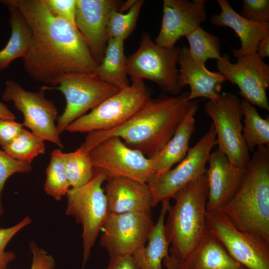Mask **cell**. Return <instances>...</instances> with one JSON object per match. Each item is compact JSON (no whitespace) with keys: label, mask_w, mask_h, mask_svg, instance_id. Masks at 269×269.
Returning <instances> with one entry per match:
<instances>
[{"label":"cell","mask_w":269,"mask_h":269,"mask_svg":"<svg viewBox=\"0 0 269 269\" xmlns=\"http://www.w3.org/2000/svg\"><path fill=\"white\" fill-rule=\"evenodd\" d=\"M180 48L159 46L144 33L138 49L127 58L126 73L131 80L147 79L164 92L178 95L182 89L178 83L177 68Z\"/></svg>","instance_id":"52a82bcc"},{"label":"cell","mask_w":269,"mask_h":269,"mask_svg":"<svg viewBox=\"0 0 269 269\" xmlns=\"http://www.w3.org/2000/svg\"><path fill=\"white\" fill-rule=\"evenodd\" d=\"M94 169L104 171L107 178L120 176L147 183L154 173L151 159L127 146L118 136L109 137L89 151Z\"/></svg>","instance_id":"5bb4252c"},{"label":"cell","mask_w":269,"mask_h":269,"mask_svg":"<svg viewBox=\"0 0 269 269\" xmlns=\"http://www.w3.org/2000/svg\"><path fill=\"white\" fill-rule=\"evenodd\" d=\"M22 123L14 120L0 119V146L2 148L11 142L23 130Z\"/></svg>","instance_id":"74e56055"},{"label":"cell","mask_w":269,"mask_h":269,"mask_svg":"<svg viewBox=\"0 0 269 269\" xmlns=\"http://www.w3.org/2000/svg\"><path fill=\"white\" fill-rule=\"evenodd\" d=\"M107 178L104 171L94 169L93 176L86 184L78 187H70L66 195V215L74 217L83 227L82 269L110 213L103 188Z\"/></svg>","instance_id":"5b68a950"},{"label":"cell","mask_w":269,"mask_h":269,"mask_svg":"<svg viewBox=\"0 0 269 269\" xmlns=\"http://www.w3.org/2000/svg\"><path fill=\"white\" fill-rule=\"evenodd\" d=\"M154 224L151 212L110 213L100 244L110 258L132 256L146 245Z\"/></svg>","instance_id":"4fadbf2b"},{"label":"cell","mask_w":269,"mask_h":269,"mask_svg":"<svg viewBox=\"0 0 269 269\" xmlns=\"http://www.w3.org/2000/svg\"><path fill=\"white\" fill-rule=\"evenodd\" d=\"M144 2L143 0H136L127 13L114 11L111 13L107 26L108 39H117L124 41L130 36L136 26Z\"/></svg>","instance_id":"1f68e13d"},{"label":"cell","mask_w":269,"mask_h":269,"mask_svg":"<svg viewBox=\"0 0 269 269\" xmlns=\"http://www.w3.org/2000/svg\"><path fill=\"white\" fill-rule=\"evenodd\" d=\"M239 229L269 242V146L254 150L242 183L220 209Z\"/></svg>","instance_id":"3957f363"},{"label":"cell","mask_w":269,"mask_h":269,"mask_svg":"<svg viewBox=\"0 0 269 269\" xmlns=\"http://www.w3.org/2000/svg\"><path fill=\"white\" fill-rule=\"evenodd\" d=\"M16 6L32 34L24 68L34 80L57 86L72 73H95L98 66L78 29L54 16L44 0H5Z\"/></svg>","instance_id":"6da1fadb"},{"label":"cell","mask_w":269,"mask_h":269,"mask_svg":"<svg viewBox=\"0 0 269 269\" xmlns=\"http://www.w3.org/2000/svg\"><path fill=\"white\" fill-rule=\"evenodd\" d=\"M208 162L205 173L208 188L207 212L220 209L233 197L246 169L231 163L218 149L211 153Z\"/></svg>","instance_id":"ac0fdd59"},{"label":"cell","mask_w":269,"mask_h":269,"mask_svg":"<svg viewBox=\"0 0 269 269\" xmlns=\"http://www.w3.org/2000/svg\"><path fill=\"white\" fill-rule=\"evenodd\" d=\"M0 119L14 120L15 116L14 114L2 102L0 101Z\"/></svg>","instance_id":"60d3db41"},{"label":"cell","mask_w":269,"mask_h":269,"mask_svg":"<svg viewBox=\"0 0 269 269\" xmlns=\"http://www.w3.org/2000/svg\"><path fill=\"white\" fill-rule=\"evenodd\" d=\"M127 58L124 52V41L108 39L103 58L95 71L102 81L120 89L130 85L126 73Z\"/></svg>","instance_id":"484cf974"},{"label":"cell","mask_w":269,"mask_h":269,"mask_svg":"<svg viewBox=\"0 0 269 269\" xmlns=\"http://www.w3.org/2000/svg\"><path fill=\"white\" fill-rule=\"evenodd\" d=\"M189 92L176 96L161 95L149 100L123 125L107 131L89 133L80 146L89 151L103 140L118 136L129 147L151 158L172 137L196 100L188 101Z\"/></svg>","instance_id":"7a4b0ae2"},{"label":"cell","mask_w":269,"mask_h":269,"mask_svg":"<svg viewBox=\"0 0 269 269\" xmlns=\"http://www.w3.org/2000/svg\"><path fill=\"white\" fill-rule=\"evenodd\" d=\"M105 194L110 213L151 212L152 196L146 183L120 176L108 177Z\"/></svg>","instance_id":"ffe728a7"},{"label":"cell","mask_w":269,"mask_h":269,"mask_svg":"<svg viewBox=\"0 0 269 269\" xmlns=\"http://www.w3.org/2000/svg\"><path fill=\"white\" fill-rule=\"evenodd\" d=\"M178 262V260L171 254L166 257L163 261L166 269H177Z\"/></svg>","instance_id":"b9f144b4"},{"label":"cell","mask_w":269,"mask_h":269,"mask_svg":"<svg viewBox=\"0 0 269 269\" xmlns=\"http://www.w3.org/2000/svg\"><path fill=\"white\" fill-rule=\"evenodd\" d=\"M217 145L216 134L212 124L208 131L174 168L154 173L147 182L155 207L175 195L188 183L206 173V165L213 147Z\"/></svg>","instance_id":"30bf717a"},{"label":"cell","mask_w":269,"mask_h":269,"mask_svg":"<svg viewBox=\"0 0 269 269\" xmlns=\"http://www.w3.org/2000/svg\"><path fill=\"white\" fill-rule=\"evenodd\" d=\"M31 169V164L15 160L3 150H0V217L4 212L1 193L6 181L16 173H27Z\"/></svg>","instance_id":"d6a6232c"},{"label":"cell","mask_w":269,"mask_h":269,"mask_svg":"<svg viewBox=\"0 0 269 269\" xmlns=\"http://www.w3.org/2000/svg\"><path fill=\"white\" fill-rule=\"evenodd\" d=\"M241 102L235 94L223 92L217 100H208L204 110L213 121L218 149L232 164L246 167L251 157L243 136Z\"/></svg>","instance_id":"ba28073f"},{"label":"cell","mask_w":269,"mask_h":269,"mask_svg":"<svg viewBox=\"0 0 269 269\" xmlns=\"http://www.w3.org/2000/svg\"><path fill=\"white\" fill-rule=\"evenodd\" d=\"M257 54L262 59L269 57V35L264 38L259 43Z\"/></svg>","instance_id":"ab89813d"},{"label":"cell","mask_w":269,"mask_h":269,"mask_svg":"<svg viewBox=\"0 0 269 269\" xmlns=\"http://www.w3.org/2000/svg\"><path fill=\"white\" fill-rule=\"evenodd\" d=\"M245 126L243 136L250 152L256 146H269V118H262L256 108L245 99L241 102Z\"/></svg>","instance_id":"4316f807"},{"label":"cell","mask_w":269,"mask_h":269,"mask_svg":"<svg viewBox=\"0 0 269 269\" xmlns=\"http://www.w3.org/2000/svg\"><path fill=\"white\" fill-rule=\"evenodd\" d=\"M161 203L159 217L153 226L146 245L132 255L138 269H162L163 260L169 255V243L164 224L170 204L169 200H165Z\"/></svg>","instance_id":"cb8c5ba5"},{"label":"cell","mask_w":269,"mask_h":269,"mask_svg":"<svg viewBox=\"0 0 269 269\" xmlns=\"http://www.w3.org/2000/svg\"><path fill=\"white\" fill-rule=\"evenodd\" d=\"M29 248L32 255L30 269H55V261L51 255L38 247L34 242L29 243Z\"/></svg>","instance_id":"8d00e7d4"},{"label":"cell","mask_w":269,"mask_h":269,"mask_svg":"<svg viewBox=\"0 0 269 269\" xmlns=\"http://www.w3.org/2000/svg\"><path fill=\"white\" fill-rule=\"evenodd\" d=\"M199 100L191 106L185 117L165 146L151 159L154 173H162L180 162L190 147V139L195 131V115L199 109Z\"/></svg>","instance_id":"603a6c76"},{"label":"cell","mask_w":269,"mask_h":269,"mask_svg":"<svg viewBox=\"0 0 269 269\" xmlns=\"http://www.w3.org/2000/svg\"><path fill=\"white\" fill-rule=\"evenodd\" d=\"M44 1L50 11L54 16L66 21L77 28L75 22L76 0H44Z\"/></svg>","instance_id":"d590c367"},{"label":"cell","mask_w":269,"mask_h":269,"mask_svg":"<svg viewBox=\"0 0 269 269\" xmlns=\"http://www.w3.org/2000/svg\"><path fill=\"white\" fill-rule=\"evenodd\" d=\"M106 269H138L132 256L110 258Z\"/></svg>","instance_id":"f35d334b"},{"label":"cell","mask_w":269,"mask_h":269,"mask_svg":"<svg viewBox=\"0 0 269 269\" xmlns=\"http://www.w3.org/2000/svg\"><path fill=\"white\" fill-rule=\"evenodd\" d=\"M43 86L38 92L27 91L18 83L11 80L5 83L2 99L12 101L15 108L22 113L23 126L43 140H47L63 148L55 121L58 110L54 102L44 96Z\"/></svg>","instance_id":"7c38bea8"},{"label":"cell","mask_w":269,"mask_h":269,"mask_svg":"<svg viewBox=\"0 0 269 269\" xmlns=\"http://www.w3.org/2000/svg\"><path fill=\"white\" fill-rule=\"evenodd\" d=\"M0 2L6 5L9 12L11 36L5 46L0 51V71L6 69L15 59L25 57L30 47L32 31L28 23L14 5L5 0Z\"/></svg>","instance_id":"d4e9b609"},{"label":"cell","mask_w":269,"mask_h":269,"mask_svg":"<svg viewBox=\"0 0 269 269\" xmlns=\"http://www.w3.org/2000/svg\"><path fill=\"white\" fill-rule=\"evenodd\" d=\"M221 8L219 14L213 15L211 22L218 27H229L239 38L241 47L232 49L236 58L256 53L260 42L269 35V22L253 21L242 16L230 5L228 0H218Z\"/></svg>","instance_id":"44dd1931"},{"label":"cell","mask_w":269,"mask_h":269,"mask_svg":"<svg viewBox=\"0 0 269 269\" xmlns=\"http://www.w3.org/2000/svg\"><path fill=\"white\" fill-rule=\"evenodd\" d=\"M208 188L206 174L192 180L173 197L164 227L170 254L178 261L194 248L206 230Z\"/></svg>","instance_id":"277c9868"},{"label":"cell","mask_w":269,"mask_h":269,"mask_svg":"<svg viewBox=\"0 0 269 269\" xmlns=\"http://www.w3.org/2000/svg\"><path fill=\"white\" fill-rule=\"evenodd\" d=\"M240 15L253 21L269 22V0H243Z\"/></svg>","instance_id":"e575fe53"},{"label":"cell","mask_w":269,"mask_h":269,"mask_svg":"<svg viewBox=\"0 0 269 269\" xmlns=\"http://www.w3.org/2000/svg\"><path fill=\"white\" fill-rule=\"evenodd\" d=\"M31 221V219L27 216L12 227L0 228V269H6L9 263L15 258L14 252L5 251L7 244L18 232L30 224Z\"/></svg>","instance_id":"836d02e7"},{"label":"cell","mask_w":269,"mask_h":269,"mask_svg":"<svg viewBox=\"0 0 269 269\" xmlns=\"http://www.w3.org/2000/svg\"><path fill=\"white\" fill-rule=\"evenodd\" d=\"M206 0H164L161 27L154 42L173 48L182 36L193 30L207 19Z\"/></svg>","instance_id":"e0dca14e"},{"label":"cell","mask_w":269,"mask_h":269,"mask_svg":"<svg viewBox=\"0 0 269 269\" xmlns=\"http://www.w3.org/2000/svg\"><path fill=\"white\" fill-rule=\"evenodd\" d=\"M185 37L189 43L190 54L195 61L205 64L209 59L218 60L221 58V44L218 37L206 31L200 26Z\"/></svg>","instance_id":"83f0119b"},{"label":"cell","mask_w":269,"mask_h":269,"mask_svg":"<svg viewBox=\"0 0 269 269\" xmlns=\"http://www.w3.org/2000/svg\"><path fill=\"white\" fill-rule=\"evenodd\" d=\"M64 165L71 187H78L86 184L92 178L93 167L89 151L79 147L75 151L64 153Z\"/></svg>","instance_id":"f546056e"},{"label":"cell","mask_w":269,"mask_h":269,"mask_svg":"<svg viewBox=\"0 0 269 269\" xmlns=\"http://www.w3.org/2000/svg\"><path fill=\"white\" fill-rule=\"evenodd\" d=\"M206 225L235 261L248 269H269V242L239 229L220 210L207 212Z\"/></svg>","instance_id":"8fae6325"},{"label":"cell","mask_w":269,"mask_h":269,"mask_svg":"<svg viewBox=\"0 0 269 269\" xmlns=\"http://www.w3.org/2000/svg\"><path fill=\"white\" fill-rule=\"evenodd\" d=\"M226 54L217 60L216 66L226 81L237 86L239 94L253 106L269 111L267 90L269 87V65L256 53L239 57L230 62Z\"/></svg>","instance_id":"9a60e30c"},{"label":"cell","mask_w":269,"mask_h":269,"mask_svg":"<svg viewBox=\"0 0 269 269\" xmlns=\"http://www.w3.org/2000/svg\"><path fill=\"white\" fill-rule=\"evenodd\" d=\"M44 188L45 193L56 200L66 196L70 188L66 173L64 152L61 149H55L51 153Z\"/></svg>","instance_id":"f1b7e54d"},{"label":"cell","mask_w":269,"mask_h":269,"mask_svg":"<svg viewBox=\"0 0 269 269\" xmlns=\"http://www.w3.org/2000/svg\"><path fill=\"white\" fill-rule=\"evenodd\" d=\"M132 84L107 98L90 113L72 122L66 130L71 133L107 131L130 120L151 98V90L143 80Z\"/></svg>","instance_id":"8992f818"},{"label":"cell","mask_w":269,"mask_h":269,"mask_svg":"<svg viewBox=\"0 0 269 269\" xmlns=\"http://www.w3.org/2000/svg\"><path fill=\"white\" fill-rule=\"evenodd\" d=\"M57 85L44 86L46 90L55 89L60 91L66 100L64 111L56 120L59 134L74 121L120 90L102 81L95 73H70L64 76Z\"/></svg>","instance_id":"9c48e42d"},{"label":"cell","mask_w":269,"mask_h":269,"mask_svg":"<svg viewBox=\"0 0 269 269\" xmlns=\"http://www.w3.org/2000/svg\"><path fill=\"white\" fill-rule=\"evenodd\" d=\"M44 140L24 129L9 144L2 148L13 159L31 164L37 156L45 152Z\"/></svg>","instance_id":"4dcf8cb0"},{"label":"cell","mask_w":269,"mask_h":269,"mask_svg":"<svg viewBox=\"0 0 269 269\" xmlns=\"http://www.w3.org/2000/svg\"><path fill=\"white\" fill-rule=\"evenodd\" d=\"M118 0H76L75 22L96 63L101 62L107 46V26L111 13L119 11Z\"/></svg>","instance_id":"2e32d148"},{"label":"cell","mask_w":269,"mask_h":269,"mask_svg":"<svg viewBox=\"0 0 269 269\" xmlns=\"http://www.w3.org/2000/svg\"><path fill=\"white\" fill-rule=\"evenodd\" d=\"M177 269H248L228 254L206 228L197 244L181 261Z\"/></svg>","instance_id":"7402d4cb"},{"label":"cell","mask_w":269,"mask_h":269,"mask_svg":"<svg viewBox=\"0 0 269 269\" xmlns=\"http://www.w3.org/2000/svg\"><path fill=\"white\" fill-rule=\"evenodd\" d=\"M178 63L180 66L179 86L182 88L187 85L190 87L188 101L198 98L215 101L219 98L222 84L226 81L221 73L211 71L205 64L193 60L186 46L180 48Z\"/></svg>","instance_id":"d6986e66"}]
</instances>
